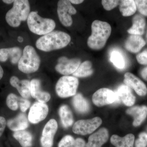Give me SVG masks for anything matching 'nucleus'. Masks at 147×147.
I'll use <instances>...</instances> for the list:
<instances>
[{"label": "nucleus", "mask_w": 147, "mask_h": 147, "mask_svg": "<svg viewBox=\"0 0 147 147\" xmlns=\"http://www.w3.org/2000/svg\"><path fill=\"white\" fill-rule=\"evenodd\" d=\"M13 135L22 147L32 146L33 137L29 131L25 130L14 131Z\"/></svg>", "instance_id": "26"}, {"label": "nucleus", "mask_w": 147, "mask_h": 147, "mask_svg": "<svg viewBox=\"0 0 147 147\" xmlns=\"http://www.w3.org/2000/svg\"><path fill=\"white\" fill-rule=\"evenodd\" d=\"M115 93L117 102H121L127 106H131L135 102L136 98L132 94L130 89L126 85H121L117 88Z\"/></svg>", "instance_id": "14"}, {"label": "nucleus", "mask_w": 147, "mask_h": 147, "mask_svg": "<svg viewBox=\"0 0 147 147\" xmlns=\"http://www.w3.org/2000/svg\"><path fill=\"white\" fill-rule=\"evenodd\" d=\"M139 139H141L143 142L147 144V134L145 132H142L139 135Z\"/></svg>", "instance_id": "39"}, {"label": "nucleus", "mask_w": 147, "mask_h": 147, "mask_svg": "<svg viewBox=\"0 0 147 147\" xmlns=\"http://www.w3.org/2000/svg\"><path fill=\"white\" fill-rule=\"evenodd\" d=\"M102 121L99 117L90 119L81 120L74 124L72 131L79 135H85L92 133L102 124Z\"/></svg>", "instance_id": "8"}, {"label": "nucleus", "mask_w": 147, "mask_h": 147, "mask_svg": "<svg viewBox=\"0 0 147 147\" xmlns=\"http://www.w3.org/2000/svg\"><path fill=\"white\" fill-rule=\"evenodd\" d=\"M146 25V20L143 16L136 15L132 19V26L127 30V32L131 35H142L144 33Z\"/></svg>", "instance_id": "22"}, {"label": "nucleus", "mask_w": 147, "mask_h": 147, "mask_svg": "<svg viewBox=\"0 0 147 147\" xmlns=\"http://www.w3.org/2000/svg\"><path fill=\"white\" fill-rule=\"evenodd\" d=\"M136 58L137 61L140 64L147 65V58L142 55L141 53L137 55Z\"/></svg>", "instance_id": "36"}, {"label": "nucleus", "mask_w": 147, "mask_h": 147, "mask_svg": "<svg viewBox=\"0 0 147 147\" xmlns=\"http://www.w3.org/2000/svg\"><path fill=\"white\" fill-rule=\"evenodd\" d=\"M72 104L75 110L81 114L88 113L90 110V104L88 100L80 93L74 96Z\"/></svg>", "instance_id": "24"}, {"label": "nucleus", "mask_w": 147, "mask_h": 147, "mask_svg": "<svg viewBox=\"0 0 147 147\" xmlns=\"http://www.w3.org/2000/svg\"><path fill=\"white\" fill-rule=\"evenodd\" d=\"M93 73V69L91 62L86 61L81 64L77 70L72 74L76 78H84L90 76Z\"/></svg>", "instance_id": "28"}, {"label": "nucleus", "mask_w": 147, "mask_h": 147, "mask_svg": "<svg viewBox=\"0 0 147 147\" xmlns=\"http://www.w3.org/2000/svg\"><path fill=\"white\" fill-rule=\"evenodd\" d=\"M3 70L2 67L0 65V80L3 78Z\"/></svg>", "instance_id": "42"}, {"label": "nucleus", "mask_w": 147, "mask_h": 147, "mask_svg": "<svg viewBox=\"0 0 147 147\" xmlns=\"http://www.w3.org/2000/svg\"><path fill=\"white\" fill-rule=\"evenodd\" d=\"M91 30V35L87 41L88 45L93 50H101L105 46L111 35V26L105 21L95 20L92 23Z\"/></svg>", "instance_id": "2"}, {"label": "nucleus", "mask_w": 147, "mask_h": 147, "mask_svg": "<svg viewBox=\"0 0 147 147\" xmlns=\"http://www.w3.org/2000/svg\"><path fill=\"white\" fill-rule=\"evenodd\" d=\"M110 142L115 147H133L134 136L131 134H127L123 137L113 135L110 139Z\"/></svg>", "instance_id": "23"}, {"label": "nucleus", "mask_w": 147, "mask_h": 147, "mask_svg": "<svg viewBox=\"0 0 147 147\" xmlns=\"http://www.w3.org/2000/svg\"><path fill=\"white\" fill-rule=\"evenodd\" d=\"M92 100L96 106L101 107L117 102V97L115 92L107 88H102L94 94Z\"/></svg>", "instance_id": "10"}, {"label": "nucleus", "mask_w": 147, "mask_h": 147, "mask_svg": "<svg viewBox=\"0 0 147 147\" xmlns=\"http://www.w3.org/2000/svg\"><path fill=\"white\" fill-rule=\"evenodd\" d=\"M110 61L117 68L122 69L124 68L125 63L124 58L120 53L114 50L111 53Z\"/></svg>", "instance_id": "29"}, {"label": "nucleus", "mask_w": 147, "mask_h": 147, "mask_svg": "<svg viewBox=\"0 0 147 147\" xmlns=\"http://www.w3.org/2000/svg\"><path fill=\"white\" fill-rule=\"evenodd\" d=\"M120 1L115 0H102V5L104 9L107 11L112 10L118 5Z\"/></svg>", "instance_id": "33"}, {"label": "nucleus", "mask_w": 147, "mask_h": 147, "mask_svg": "<svg viewBox=\"0 0 147 147\" xmlns=\"http://www.w3.org/2000/svg\"><path fill=\"white\" fill-rule=\"evenodd\" d=\"M30 102L26 98L20 97L19 107L22 112H25L30 106Z\"/></svg>", "instance_id": "34"}, {"label": "nucleus", "mask_w": 147, "mask_h": 147, "mask_svg": "<svg viewBox=\"0 0 147 147\" xmlns=\"http://www.w3.org/2000/svg\"><path fill=\"white\" fill-rule=\"evenodd\" d=\"M58 147H75V139L71 135H66L59 142Z\"/></svg>", "instance_id": "31"}, {"label": "nucleus", "mask_w": 147, "mask_h": 147, "mask_svg": "<svg viewBox=\"0 0 147 147\" xmlns=\"http://www.w3.org/2000/svg\"><path fill=\"white\" fill-rule=\"evenodd\" d=\"M71 40L70 36L65 32L53 31L38 38L36 46L41 51L50 52L66 47Z\"/></svg>", "instance_id": "1"}, {"label": "nucleus", "mask_w": 147, "mask_h": 147, "mask_svg": "<svg viewBox=\"0 0 147 147\" xmlns=\"http://www.w3.org/2000/svg\"><path fill=\"white\" fill-rule=\"evenodd\" d=\"M29 30L35 34L45 35L53 31L56 23L51 18H44L38 14L37 12L32 11L27 19Z\"/></svg>", "instance_id": "4"}, {"label": "nucleus", "mask_w": 147, "mask_h": 147, "mask_svg": "<svg viewBox=\"0 0 147 147\" xmlns=\"http://www.w3.org/2000/svg\"><path fill=\"white\" fill-rule=\"evenodd\" d=\"M49 109L45 103L36 102L34 103L30 109L28 119L32 123L36 124L46 118Z\"/></svg>", "instance_id": "12"}, {"label": "nucleus", "mask_w": 147, "mask_h": 147, "mask_svg": "<svg viewBox=\"0 0 147 147\" xmlns=\"http://www.w3.org/2000/svg\"><path fill=\"white\" fill-rule=\"evenodd\" d=\"M137 8L142 15L147 16V0L134 1Z\"/></svg>", "instance_id": "32"}, {"label": "nucleus", "mask_w": 147, "mask_h": 147, "mask_svg": "<svg viewBox=\"0 0 147 147\" xmlns=\"http://www.w3.org/2000/svg\"><path fill=\"white\" fill-rule=\"evenodd\" d=\"M86 142L82 138H77L75 139V147H85Z\"/></svg>", "instance_id": "37"}, {"label": "nucleus", "mask_w": 147, "mask_h": 147, "mask_svg": "<svg viewBox=\"0 0 147 147\" xmlns=\"http://www.w3.org/2000/svg\"><path fill=\"white\" fill-rule=\"evenodd\" d=\"M20 97L13 93H10L6 98V104L9 108L13 111H16L19 107Z\"/></svg>", "instance_id": "30"}, {"label": "nucleus", "mask_w": 147, "mask_h": 147, "mask_svg": "<svg viewBox=\"0 0 147 147\" xmlns=\"http://www.w3.org/2000/svg\"><path fill=\"white\" fill-rule=\"evenodd\" d=\"M137 9L134 1L123 0L120 1L119 10L123 16H131L136 12Z\"/></svg>", "instance_id": "27"}, {"label": "nucleus", "mask_w": 147, "mask_h": 147, "mask_svg": "<svg viewBox=\"0 0 147 147\" xmlns=\"http://www.w3.org/2000/svg\"><path fill=\"white\" fill-rule=\"evenodd\" d=\"M147 146L146 143L139 138L135 142V147H147Z\"/></svg>", "instance_id": "38"}, {"label": "nucleus", "mask_w": 147, "mask_h": 147, "mask_svg": "<svg viewBox=\"0 0 147 147\" xmlns=\"http://www.w3.org/2000/svg\"><path fill=\"white\" fill-rule=\"evenodd\" d=\"M124 83L126 86L133 89L139 95L144 96L147 94L146 86L144 82L132 73L127 72L125 74Z\"/></svg>", "instance_id": "13"}, {"label": "nucleus", "mask_w": 147, "mask_h": 147, "mask_svg": "<svg viewBox=\"0 0 147 147\" xmlns=\"http://www.w3.org/2000/svg\"><path fill=\"white\" fill-rule=\"evenodd\" d=\"M30 10V3L28 0L14 1L12 8L6 14V21L10 26H19L22 21L28 19Z\"/></svg>", "instance_id": "3"}, {"label": "nucleus", "mask_w": 147, "mask_h": 147, "mask_svg": "<svg viewBox=\"0 0 147 147\" xmlns=\"http://www.w3.org/2000/svg\"><path fill=\"white\" fill-rule=\"evenodd\" d=\"M146 42L141 36L131 35L125 43L127 50L131 53H138L146 45Z\"/></svg>", "instance_id": "20"}, {"label": "nucleus", "mask_w": 147, "mask_h": 147, "mask_svg": "<svg viewBox=\"0 0 147 147\" xmlns=\"http://www.w3.org/2000/svg\"><path fill=\"white\" fill-rule=\"evenodd\" d=\"M59 113L62 124L65 128H67L73 124V115L67 105H64L61 106L59 109Z\"/></svg>", "instance_id": "25"}, {"label": "nucleus", "mask_w": 147, "mask_h": 147, "mask_svg": "<svg viewBox=\"0 0 147 147\" xmlns=\"http://www.w3.org/2000/svg\"><path fill=\"white\" fill-rule=\"evenodd\" d=\"M22 50L18 47L0 49V61H6L10 59L11 62L13 64L18 63L22 56Z\"/></svg>", "instance_id": "17"}, {"label": "nucleus", "mask_w": 147, "mask_h": 147, "mask_svg": "<svg viewBox=\"0 0 147 147\" xmlns=\"http://www.w3.org/2000/svg\"><path fill=\"white\" fill-rule=\"evenodd\" d=\"M76 9L69 1L60 0L58 2L57 13L59 20L63 26L69 27L73 23L71 15L76 13Z\"/></svg>", "instance_id": "7"}, {"label": "nucleus", "mask_w": 147, "mask_h": 147, "mask_svg": "<svg viewBox=\"0 0 147 147\" xmlns=\"http://www.w3.org/2000/svg\"><path fill=\"white\" fill-rule=\"evenodd\" d=\"M18 42H22L23 41V38L21 36H19L18 38Z\"/></svg>", "instance_id": "45"}, {"label": "nucleus", "mask_w": 147, "mask_h": 147, "mask_svg": "<svg viewBox=\"0 0 147 147\" xmlns=\"http://www.w3.org/2000/svg\"><path fill=\"white\" fill-rule=\"evenodd\" d=\"M126 113L134 118L133 125L135 127L138 126L142 123L146 118L147 107L145 105L134 106L127 109Z\"/></svg>", "instance_id": "19"}, {"label": "nucleus", "mask_w": 147, "mask_h": 147, "mask_svg": "<svg viewBox=\"0 0 147 147\" xmlns=\"http://www.w3.org/2000/svg\"><path fill=\"white\" fill-rule=\"evenodd\" d=\"M58 129V124L54 119H51L45 124L42 131L40 142L42 147H52L54 137Z\"/></svg>", "instance_id": "11"}, {"label": "nucleus", "mask_w": 147, "mask_h": 147, "mask_svg": "<svg viewBox=\"0 0 147 147\" xmlns=\"http://www.w3.org/2000/svg\"><path fill=\"white\" fill-rule=\"evenodd\" d=\"M7 125L10 130L14 131L25 130L29 126L28 119L23 113L19 114L14 118L9 120Z\"/></svg>", "instance_id": "21"}, {"label": "nucleus", "mask_w": 147, "mask_h": 147, "mask_svg": "<svg viewBox=\"0 0 147 147\" xmlns=\"http://www.w3.org/2000/svg\"><path fill=\"white\" fill-rule=\"evenodd\" d=\"M40 64V58L34 47L30 45L26 46L18 63L19 70L24 73H34L38 70Z\"/></svg>", "instance_id": "5"}, {"label": "nucleus", "mask_w": 147, "mask_h": 147, "mask_svg": "<svg viewBox=\"0 0 147 147\" xmlns=\"http://www.w3.org/2000/svg\"><path fill=\"white\" fill-rule=\"evenodd\" d=\"M3 1L4 3H5L7 4H9L13 3L14 1H12V0H11V1H10V0H3Z\"/></svg>", "instance_id": "43"}, {"label": "nucleus", "mask_w": 147, "mask_h": 147, "mask_svg": "<svg viewBox=\"0 0 147 147\" xmlns=\"http://www.w3.org/2000/svg\"><path fill=\"white\" fill-rule=\"evenodd\" d=\"M141 76L143 79L147 81V67L142 69L141 71Z\"/></svg>", "instance_id": "40"}, {"label": "nucleus", "mask_w": 147, "mask_h": 147, "mask_svg": "<svg viewBox=\"0 0 147 147\" xmlns=\"http://www.w3.org/2000/svg\"><path fill=\"white\" fill-rule=\"evenodd\" d=\"M79 85V80L76 77L62 76L56 84V92L60 97L63 98L73 96L76 94Z\"/></svg>", "instance_id": "6"}, {"label": "nucleus", "mask_w": 147, "mask_h": 147, "mask_svg": "<svg viewBox=\"0 0 147 147\" xmlns=\"http://www.w3.org/2000/svg\"><path fill=\"white\" fill-rule=\"evenodd\" d=\"M11 86L16 88L21 96L24 98L30 97V82L28 80H20L16 76H11L9 80Z\"/></svg>", "instance_id": "18"}, {"label": "nucleus", "mask_w": 147, "mask_h": 147, "mask_svg": "<svg viewBox=\"0 0 147 147\" xmlns=\"http://www.w3.org/2000/svg\"><path fill=\"white\" fill-rule=\"evenodd\" d=\"M71 3L74 4H80L82 3L84 1H82V0H71L69 1Z\"/></svg>", "instance_id": "41"}, {"label": "nucleus", "mask_w": 147, "mask_h": 147, "mask_svg": "<svg viewBox=\"0 0 147 147\" xmlns=\"http://www.w3.org/2000/svg\"><path fill=\"white\" fill-rule=\"evenodd\" d=\"M108 138L109 133L107 129L100 128L90 136L86 147H101Z\"/></svg>", "instance_id": "16"}, {"label": "nucleus", "mask_w": 147, "mask_h": 147, "mask_svg": "<svg viewBox=\"0 0 147 147\" xmlns=\"http://www.w3.org/2000/svg\"><path fill=\"white\" fill-rule=\"evenodd\" d=\"M146 38H147V35H146Z\"/></svg>", "instance_id": "46"}, {"label": "nucleus", "mask_w": 147, "mask_h": 147, "mask_svg": "<svg viewBox=\"0 0 147 147\" xmlns=\"http://www.w3.org/2000/svg\"><path fill=\"white\" fill-rule=\"evenodd\" d=\"M7 122L5 118L0 116V137L2 135L6 126Z\"/></svg>", "instance_id": "35"}, {"label": "nucleus", "mask_w": 147, "mask_h": 147, "mask_svg": "<svg viewBox=\"0 0 147 147\" xmlns=\"http://www.w3.org/2000/svg\"><path fill=\"white\" fill-rule=\"evenodd\" d=\"M81 60L78 58L69 59L66 57L59 58L55 69L59 73L65 76L73 74L81 64Z\"/></svg>", "instance_id": "9"}, {"label": "nucleus", "mask_w": 147, "mask_h": 147, "mask_svg": "<svg viewBox=\"0 0 147 147\" xmlns=\"http://www.w3.org/2000/svg\"><path fill=\"white\" fill-rule=\"evenodd\" d=\"M31 96L38 102L45 103L49 101L51 96L49 93L41 91L40 80L33 79L30 82Z\"/></svg>", "instance_id": "15"}, {"label": "nucleus", "mask_w": 147, "mask_h": 147, "mask_svg": "<svg viewBox=\"0 0 147 147\" xmlns=\"http://www.w3.org/2000/svg\"><path fill=\"white\" fill-rule=\"evenodd\" d=\"M143 56H144L146 58H147V50H145L141 53Z\"/></svg>", "instance_id": "44"}]
</instances>
